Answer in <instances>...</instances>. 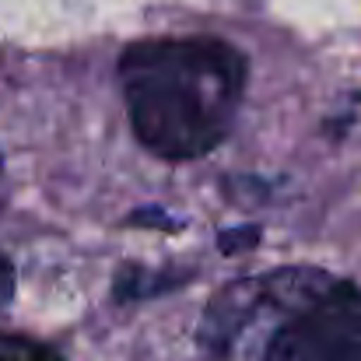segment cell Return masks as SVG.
Instances as JSON below:
<instances>
[{
    "mask_svg": "<svg viewBox=\"0 0 361 361\" xmlns=\"http://www.w3.org/2000/svg\"><path fill=\"white\" fill-rule=\"evenodd\" d=\"M120 85L137 140L165 161H193L232 133L245 60L214 35L144 39L120 56Z\"/></svg>",
    "mask_w": 361,
    "mask_h": 361,
    "instance_id": "obj_1",
    "label": "cell"
},
{
    "mask_svg": "<svg viewBox=\"0 0 361 361\" xmlns=\"http://www.w3.org/2000/svg\"><path fill=\"white\" fill-rule=\"evenodd\" d=\"M263 361H361V288L326 281L274 330Z\"/></svg>",
    "mask_w": 361,
    "mask_h": 361,
    "instance_id": "obj_2",
    "label": "cell"
},
{
    "mask_svg": "<svg viewBox=\"0 0 361 361\" xmlns=\"http://www.w3.org/2000/svg\"><path fill=\"white\" fill-rule=\"evenodd\" d=\"M0 361H63V358L42 341L0 330Z\"/></svg>",
    "mask_w": 361,
    "mask_h": 361,
    "instance_id": "obj_3",
    "label": "cell"
},
{
    "mask_svg": "<svg viewBox=\"0 0 361 361\" xmlns=\"http://www.w3.org/2000/svg\"><path fill=\"white\" fill-rule=\"evenodd\" d=\"M11 298H14V267H11V259L0 252V309H7Z\"/></svg>",
    "mask_w": 361,
    "mask_h": 361,
    "instance_id": "obj_4",
    "label": "cell"
}]
</instances>
